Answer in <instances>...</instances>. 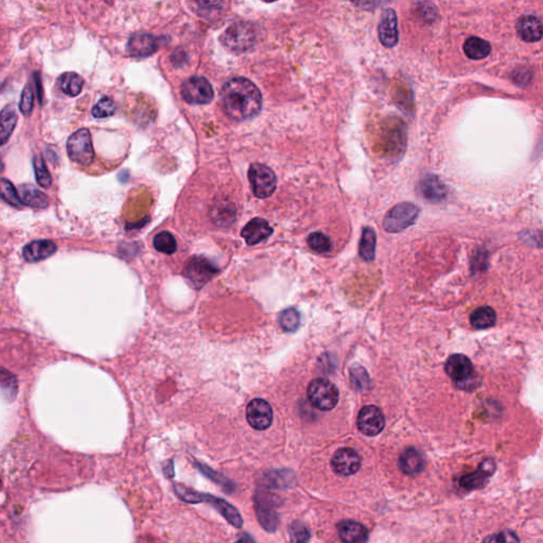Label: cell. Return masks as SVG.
Listing matches in <instances>:
<instances>
[{"mask_svg":"<svg viewBox=\"0 0 543 543\" xmlns=\"http://www.w3.org/2000/svg\"><path fill=\"white\" fill-rule=\"evenodd\" d=\"M33 165H34L35 178H36V182H38V185H40L41 187H43V188H49V187L51 186L52 178L49 171H48V169H47L46 163H45L44 159H43L41 157H35L34 161H33Z\"/></svg>","mask_w":543,"mask_h":543,"instance_id":"35","label":"cell"},{"mask_svg":"<svg viewBox=\"0 0 543 543\" xmlns=\"http://www.w3.org/2000/svg\"><path fill=\"white\" fill-rule=\"evenodd\" d=\"M357 424L360 431L366 436H376L384 429L385 417L382 411L377 406H364L360 411Z\"/></svg>","mask_w":543,"mask_h":543,"instance_id":"11","label":"cell"},{"mask_svg":"<svg viewBox=\"0 0 543 543\" xmlns=\"http://www.w3.org/2000/svg\"><path fill=\"white\" fill-rule=\"evenodd\" d=\"M485 541H496V542H509V541H519V539L511 533H502L496 536L489 537Z\"/></svg>","mask_w":543,"mask_h":543,"instance_id":"43","label":"cell"},{"mask_svg":"<svg viewBox=\"0 0 543 543\" xmlns=\"http://www.w3.org/2000/svg\"><path fill=\"white\" fill-rule=\"evenodd\" d=\"M203 500L211 504L212 506H215L216 509L219 511V513H221L231 525L235 527H241L243 523L242 518H241L239 511H237L233 505H231L229 502L224 501V500L219 499V498L213 497V496H209V494H208V496L207 494H203Z\"/></svg>","mask_w":543,"mask_h":543,"instance_id":"23","label":"cell"},{"mask_svg":"<svg viewBox=\"0 0 543 543\" xmlns=\"http://www.w3.org/2000/svg\"><path fill=\"white\" fill-rule=\"evenodd\" d=\"M221 101L224 112L237 122L253 118L262 106V93L253 82L245 78L229 80L222 89Z\"/></svg>","mask_w":543,"mask_h":543,"instance_id":"1","label":"cell"},{"mask_svg":"<svg viewBox=\"0 0 543 543\" xmlns=\"http://www.w3.org/2000/svg\"><path fill=\"white\" fill-rule=\"evenodd\" d=\"M378 33L381 44L386 48H393L398 44V21L394 10L386 9L383 11L378 27Z\"/></svg>","mask_w":543,"mask_h":543,"instance_id":"13","label":"cell"},{"mask_svg":"<svg viewBox=\"0 0 543 543\" xmlns=\"http://www.w3.org/2000/svg\"><path fill=\"white\" fill-rule=\"evenodd\" d=\"M182 96L190 104H208L215 97V93L205 78L192 77L183 84Z\"/></svg>","mask_w":543,"mask_h":543,"instance_id":"8","label":"cell"},{"mask_svg":"<svg viewBox=\"0 0 543 543\" xmlns=\"http://www.w3.org/2000/svg\"><path fill=\"white\" fill-rule=\"evenodd\" d=\"M497 322V314L490 307H480L472 312L470 323L476 329H488Z\"/></svg>","mask_w":543,"mask_h":543,"instance_id":"29","label":"cell"},{"mask_svg":"<svg viewBox=\"0 0 543 543\" xmlns=\"http://www.w3.org/2000/svg\"><path fill=\"white\" fill-rule=\"evenodd\" d=\"M246 418L251 427L258 431H264L270 428L273 422V410L268 401L254 399L247 406Z\"/></svg>","mask_w":543,"mask_h":543,"instance_id":"9","label":"cell"},{"mask_svg":"<svg viewBox=\"0 0 543 543\" xmlns=\"http://www.w3.org/2000/svg\"><path fill=\"white\" fill-rule=\"evenodd\" d=\"M175 492H176V494L183 501L188 502V503H198V502L203 501V496L202 494L189 489V488L184 487V486H175Z\"/></svg>","mask_w":543,"mask_h":543,"instance_id":"39","label":"cell"},{"mask_svg":"<svg viewBox=\"0 0 543 543\" xmlns=\"http://www.w3.org/2000/svg\"><path fill=\"white\" fill-rule=\"evenodd\" d=\"M0 485H1V482H0Z\"/></svg>","mask_w":543,"mask_h":543,"instance_id":"46","label":"cell"},{"mask_svg":"<svg viewBox=\"0 0 543 543\" xmlns=\"http://www.w3.org/2000/svg\"><path fill=\"white\" fill-rule=\"evenodd\" d=\"M153 245H154L155 250L168 255L173 254L178 249L174 237L169 231H161V233H157L153 239Z\"/></svg>","mask_w":543,"mask_h":543,"instance_id":"33","label":"cell"},{"mask_svg":"<svg viewBox=\"0 0 543 543\" xmlns=\"http://www.w3.org/2000/svg\"><path fill=\"white\" fill-rule=\"evenodd\" d=\"M0 198L13 207L19 208L23 205L14 185L7 178H0Z\"/></svg>","mask_w":543,"mask_h":543,"instance_id":"31","label":"cell"},{"mask_svg":"<svg viewBox=\"0 0 543 543\" xmlns=\"http://www.w3.org/2000/svg\"><path fill=\"white\" fill-rule=\"evenodd\" d=\"M198 7L204 10H218L224 5L225 0H196Z\"/></svg>","mask_w":543,"mask_h":543,"instance_id":"42","label":"cell"},{"mask_svg":"<svg viewBox=\"0 0 543 543\" xmlns=\"http://www.w3.org/2000/svg\"><path fill=\"white\" fill-rule=\"evenodd\" d=\"M273 233L268 221L262 218H255L245 225L241 231V235L246 241L247 244L256 245L266 240Z\"/></svg>","mask_w":543,"mask_h":543,"instance_id":"15","label":"cell"},{"mask_svg":"<svg viewBox=\"0 0 543 543\" xmlns=\"http://www.w3.org/2000/svg\"><path fill=\"white\" fill-rule=\"evenodd\" d=\"M518 35L527 43H536L542 38V23L534 15H524L517 21Z\"/></svg>","mask_w":543,"mask_h":543,"instance_id":"16","label":"cell"},{"mask_svg":"<svg viewBox=\"0 0 543 543\" xmlns=\"http://www.w3.org/2000/svg\"><path fill=\"white\" fill-rule=\"evenodd\" d=\"M67 154L73 163L89 166L95 157L91 136L87 128L75 132L67 140Z\"/></svg>","mask_w":543,"mask_h":543,"instance_id":"5","label":"cell"},{"mask_svg":"<svg viewBox=\"0 0 543 543\" xmlns=\"http://www.w3.org/2000/svg\"><path fill=\"white\" fill-rule=\"evenodd\" d=\"M308 398L311 404L321 411H332L340 399L338 387L323 378L315 379L308 386Z\"/></svg>","mask_w":543,"mask_h":543,"instance_id":"4","label":"cell"},{"mask_svg":"<svg viewBox=\"0 0 543 543\" xmlns=\"http://www.w3.org/2000/svg\"><path fill=\"white\" fill-rule=\"evenodd\" d=\"M33 103H34V93L30 85H27L21 93V103H19L21 114L29 116L32 113Z\"/></svg>","mask_w":543,"mask_h":543,"instance_id":"38","label":"cell"},{"mask_svg":"<svg viewBox=\"0 0 543 543\" xmlns=\"http://www.w3.org/2000/svg\"><path fill=\"white\" fill-rule=\"evenodd\" d=\"M56 252V243L50 240H38L32 241L23 247V256L27 262L35 264L49 258Z\"/></svg>","mask_w":543,"mask_h":543,"instance_id":"17","label":"cell"},{"mask_svg":"<svg viewBox=\"0 0 543 543\" xmlns=\"http://www.w3.org/2000/svg\"><path fill=\"white\" fill-rule=\"evenodd\" d=\"M419 216V208L412 203L398 204L387 212L383 220V227L389 233H400L415 223Z\"/></svg>","mask_w":543,"mask_h":543,"instance_id":"6","label":"cell"},{"mask_svg":"<svg viewBox=\"0 0 543 543\" xmlns=\"http://www.w3.org/2000/svg\"><path fill=\"white\" fill-rule=\"evenodd\" d=\"M332 467L340 476H352L357 474L361 467V459L357 451L351 448H343L334 453L332 459Z\"/></svg>","mask_w":543,"mask_h":543,"instance_id":"12","label":"cell"},{"mask_svg":"<svg viewBox=\"0 0 543 543\" xmlns=\"http://www.w3.org/2000/svg\"><path fill=\"white\" fill-rule=\"evenodd\" d=\"M249 178L257 198H266L275 192L277 183L275 173L262 163H253L249 170Z\"/></svg>","mask_w":543,"mask_h":543,"instance_id":"7","label":"cell"},{"mask_svg":"<svg viewBox=\"0 0 543 543\" xmlns=\"http://www.w3.org/2000/svg\"><path fill=\"white\" fill-rule=\"evenodd\" d=\"M309 246L317 253H327L332 250V242L322 233H313L308 237Z\"/></svg>","mask_w":543,"mask_h":543,"instance_id":"37","label":"cell"},{"mask_svg":"<svg viewBox=\"0 0 543 543\" xmlns=\"http://www.w3.org/2000/svg\"><path fill=\"white\" fill-rule=\"evenodd\" d=\"M218 273L217 266L206 258L196 257L185 268V276L196 288L202 287Z\"/></svg>","mask_w":543,"mask_h":543,"instance_id":"10","label":"cell"},{"mask_svg":"<svg viewBox=\"0 0 543 543\" xmlns=\"http://www.w3.org/2000/svg\"><path fill=\"white\" fill-rule=\"evenodd\" d=\"M159 48L157 38L151 34H134L128 43V51L132 56H151Z\"/></svg>","mask_w":543,"mask_h":543,"instance_id":"18","label":"cell"},{"mask_svg":"<svg viewBox=\"0 0 543 543\" xmlns=\"http://www.w3.org/2000/svg\"><path fill=\"white\" fill-rule=\"evenodd\" d=\"M17 389L19 385L15 376L5 369H0V391L3 393L5 398L13 400L16 397Z\"/></svg>","mask_w":543,"mask_h":543,"instance_id":"32","label":"cell"},{"mask_svg":"<svg viewBox=\"0 0 543 543\" xmlns=\"http://www.w3.org/2000/svg\"><path fill=\"white\" fill-rule=\"evenodd\" d=\"M354 5L360 9L373 10L377 5V0H350Z\"/></svg>","mask_w":543,"mask_h":543,"instance_id":"44","label":"cell"},{"mask_svg":"<svg viewBox=\"0 0 543 543\" xmlns=\"http://www.w3.org/2000/svg\"><path fill=\"white\" fill-rule=\"evenodd\" d=\"M290 533H291V540L295 542H305L310 538L308 529L303 525H292Z\"/></svg>","mask_w":543,"mask_h":543,"instance_id":"40","label":"cell"},{"mask_svg":"<svg viewBox=\"0 0 543 543\" xmlns=\"http://www.w3.org/2000/svg\"><path fill=\"white\" fill-rule=\"evenodd\" d=\"M211 218L219 227H229L235 221V207L229 200H220L212 207Z\"/></svg>","mask_w":543,"mask_h":543,"instance_id":"26","label":"cell"},{"mask_svg":"<svg viewBox=\"0 0 543 543\" xmlns=\"http://www.w3.org/2000/svg\"><path fill=\"white\" fill-rule=\"evenodd\" d=\"M116 111V105H115L114 100L104 97L101 99L91 110V114L95 118H106V117L113 116Z\"/></svg>","mask_w":543,"mask_h":543,"instance_id":"36","label":"cell"},{"mask_svg":"<svg viewBox=\"0 0 543 543\" xmlns=\"http://www.w3.org/2000/svg\"><path fill=\"white\" fill-rule=\"evenodd\" d=\"M256 30L254 27L244 21L233 23L224 31L221 36L224 46L235 52H243L251 49L256 42Z\"/></svg>","mask_w":543,"mask_h":543,"instance_id":"3","label":"cell"},{"mask_svg":"<svg viewBox=\"0 0 543 543\" xmlns=\"http://www.w3.org/2000/svg\"><path fill=\"white\" fill-rule=\"evenodd\" d=\"M264 1H266V3H273V1H276V0H264Z\"/></svg>","mask_w":543,"mask_h":543,"instance_id":"45","label":"cell"},{"mask_svg":"<svg viewBox=\"0 0 543 543\" xmlns=\"http://www.w3.org/2000/svg\"><path fill=\"white\" fill-rule=\"evenodd\" d=\"M17 124V115L15 108L8 105L0 112V147L7 143Z\"/></svg>","mask_w":543,"mask_h":543,"instance_id":"25","label":"cell"},{"mask_svg":"<svg viewBox=\"0 0 543 543\" xmlns=\"http://www.w3.org/2000/svg\"><path fill=\"white\" fill-rule=\"evenodd\" d=\"M19 196L23 205L31 208H46L49 206V200L46 194L40 192L32 185H21L19 187Z\"/></svg>","mask_w":543,"mask_h":543,"instance_id":"22","label":"cell"},{"mask_svg":"<svg viewBox=\"0 0 543 543\" xmlns=\"http://www.w3.org/2000/svg\"><path fill=\"white\" fill-rule=\"evenodd\" d=\"M465 54L470 60H484L492 52V46L487 41L480 38H469L464 44Z\"/></svg>","mask_w":543,"mask_h":543,"instance_id":"27","label":"cell"},{"mask_svg":"<svg viewBox=\"0 0 543 543\" xmlns=\"http://www.w3.org/2000/svg\"><path fill=\"white\" fill-rule=\"evenodd\" d=\"M338 533L344 542H365L369 539V531L361 523L346 520L338 524Z\"/></svg>","mask_w":543,"mask_h":543,"instance_id":"20","label":"cell"},{"mask_svg":"<svg viewBox=\"0 0 543 543\" xmlns=\"http://www.w3.org/2000/svg\"><path fill=\"white\" fill-rule=\"evenodd\" d=\"M256 513L260 524L268 531L273 532L278 524L277 513L274 509L273 501L266 497H259L256 501Z\"/></svg>","mask_w":543,"mask_h":543,"instance_id":"19","label":"cell"},{"mask_svg":"<svg viewBox=\"0 0 543 543\" xmlns=\"http://www.w3.org/2000/svg\"><path fill=\"white\" fill-rule=\"evenodd\" d=\"M279 324L287 332H297L301 324V315L297 309L290 308L280 314Z\"/></svg>","mask_w":543,"mask_h":543,"instance_id":"34","label":"cell"},{"mask_svg":"<svg viewBox=\"0 0 543 543\" xmlns=\"http://www.w3.org/2000/svg\"><path fill=\"white\" fill-rule=\"evenodd\" d=\"M446 373L464 391H474L480 385V377L471 360L465 355H452L446 362Z\"/></svg>","mask_w":543,"mask_h":543,"instance_id":"2","label":"cell"},{"mask_svg":"<svg viewBox=\"0 0 543 543\" xmlns=\"http://www.w3.org/2000/svg\"><path fill=\"white\" fill-rule=\"evenodd\" d=\"M496 471V464L492 459H485L472 474H466L459 480V485L467 490L478 489L485 485L486 481Z\"/></svg>","mask_w":543,"mask_h":543,"instance_id":"14","label":"cell"},{"mask_svg":"<svg viewBox=\"0 0 543 543\" xmlns=\"http://www.w3.org/2000/svg\"><path fill=\"white\" fill-rule=\"evenodd\" d=\"M84 80L76 73H65L58 78V87L65 95L77 97L81 93Z\"/></svg>","mask_w":543,"mask_h":543,"instance_id":"28","label":"cell"},{"mask_svg":"<svg viewBox=\"0 0 543 543\" xmlns=\"http://www.w3.org/2000/svg\"><path fill=\"white\" fill-rule=\"evenodd\" d=\"M376 244H377V235H376L375 231L371 227H365L362 233L359 245L360 256L365 262H373L375 259Z\"/></svg>","mask_w":543,"mask_h":543,"instance_id":"30","label":"cell"},{"mask_svg":"<svg viewBox=\"0 0 543 543\" xmlns=\"http://www.w3.org/2000/svg\"><path fill=\"white\" fill-rule=\"evenodd\" d=\"M421 192L424 198L432 202H441L447 196V188L437 176L428 175L421 182Z\"/></svg>","mask_w":543,"mask_h":543,"instance_id":"24","label":"cell"},{"mask_svg":"<svg viewBox=\"0 0 543 543\" xmlns=\"http://www.w3.org/2000/svg\"><path fill=\"white\" fill-rule=\"evenodd\" d=\"M513 79L518 85L527 86L531 80H532V73H529V70L525 69V68H521V69L516 70L515 73H513Z\"/></svg>","mask_w":543,"mask_h":543,"instance_id":"41","label":"cell"},{"mask_svg":"<svg viewBox=\"0 0 543 543\" xmlns=\"http://www.w3.org/2000/svg\"><path fill=\"white\" fill-rule=\"evenodd\" d=\"M398 465L404 474L415 476L424 470V459L417 449L408 448L399 457Z\"/></svg>","mask_w":543,"mask_h":543,"instance_id":"21","label":"cell"}]
</instances>
